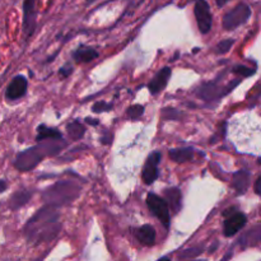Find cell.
Here are the masks:
<instances>
[{"mask_svg":"<svg viewBox=\"0 0 261 261\" xmlns=\"http://www.w3.org/2000/svg\"><path fill=\"white\" fill-rule=\"evenodd\" d=\"M81 191L82 186L75 181H59V182H55L46 188L42 191L41 198H42L45 205L59 208V206L66 205V204H70L71 201L75 200L81 195Z\"/></svg>","mask_w":261,"mask_h":261,"instance_id":"3957f363","label":"cell"},{"mask_svg":"<svg viewBox=\"0 0 261 261\" xmlns=\"http://www.w3.org/2000/svg\"><path fill=\"white\" fill-rule=\"evenodd\" d=\"M134 234L138 241L145 246H152L155 242V231L149 224H144L138 228H134Z\"/></svg>","mask_w":261,"mask_h":261,"instance_id":"5bb4252c","label":"cell"},{"mask_svg":"<svg viewBox=\"0 0 261 261\" xmlns=\"http://www.w3.org/2000/svg\"><path fill=\"white\" fill-rule=\"evenodd\" d=\"M64 143L61 140H51L48 143H40L38 145L31 147L28 149L22 150L15 155L14 167L20 172L32 171L41 161L48 155H54L63 149Z\"/></svg>","mask_w":261,"mask_h":261,"instance_id":"7a4b0ae2","label":"cell"},{"mask_svg":"<svg viewBox=\"0 0 261 261\" xmlns=\"http://www.w3.org/2000/svg\"><path fill=\"white\" fill-rule=\"evenodd\" d=\"M8 189V181L5 180H0V194L4 193L5 190Z\"/></svg>","mask_w":261,"mask_h":261,"instance_id":"1f68e13d","label":"cell"},{"mask_svg":"<svg viewBox=\"0 0 261 261\" xmlns=\"http://www.w3.org/2000/svg\"><path fill=\"white\" fill-rule=\"evenodd\" d=\"M163 200L167 204L168 209H171L173 214H177L182 208V193L178 188H170L165 190Z\"/></svg>","mask_w":261,"mask_h":261,"instance_id":"4fadbf2b","label":"cell"},{"mask_svg":"<svg viewBox=\"0 0 261 261\" xmlns=\"http://www.w3.org/2000/svg\"><path fill=\"white\" fill-rule=\"evenodd\" d=\"M233 43H234L233 38H226V40L221 41V42L217 45L216 53L221 54V55H223V54H227L232 48Z\"/></svg>","mask_w":261,"mask_h":261,"instance_id":"cb8c5ba5","label":"cell"},{"mask_svg":"<svg viewBox=\"0 0 261 261\" xmlns=\"http://www.w3.org/2000/svg\"><path fill=\"white\" fill-rule=\"evenodd\" d=\"M71 71H73V68H71L70 65H65L63 66V68H60L59 73H60L61 78H68V76L71 74Z\"/></svg>","mask_w":261,"mask_h":261,"instance_id":"83f0119b","label":"cell"},{"mask_svg":"<svg viewBox=\"0 0 261 261\" xmlns=\"http://www.w3.org/2000/svg\"><path fill=\"white\" fill-rule=\"evenodd\" d=\"M66 130H68L69 137L73 140H81L84 137V134H86V127L78 120H74V121L69 122L66 125Z\"/></svg>","mask_w":261,"mask_h":261,"instance_id":"44dd1931","label":"cell"},{"mask_svg":"<svg viewBox=\"0 0 261 261\" xmlns=\"http://www.w3.org/2000/svg\"><path fill=\"white\" fill-rule=\"evenodd\" d=\"M61 229L58 208L43 205L25 223L23 233L31 244L40 245L56 239Z\"/></svg>","mask_w":261,"mask_h":261,"instance_id":"6da1fadb","label":"cell"},{"mask_svg":"<svg viewBox=\"0 0 261 261\" xmlns=\"http://www.w3.org/2000/svg\"><path fill=\"white\" fill-rule=\"evenodd\" d=\"M260 186H261V177L259 176V177L256 178V181H255V185H254V190H255V194H256V195H260L261 194Z\"/></svg>","mask_w":261,"mask_h":261,"instance_id":"4dcf8cb0","label":"cell"},{"mask_svg":"<svg viewBox=\"0 0 261 261\" xmlns=\"http://www.w3.org/2000/svg\"><path fill=\"white\" fill-rule=\"evenodd\" d=\"M229 2H231V0H216V4H217V7L222 8V7H224V5H226L227 3H229Z\"/></svg>","mask_w":261,"mask_h":261,"instance_id":"d6a6232c","label":"cell"},{"mask_svg":"<svg viewBox=\"0 0 261 261\" xmlns=\"http://www.w3.org/2000/svg\"><path fill=\"white\" fill-rule=\"evenodd\" d=\"M171 160L176 163H185L189 162L194 158V149L191 147L185 148H173L168 152Z\"/></svg>","mask_w":261,"mask_h":261,"instance_id":"d6986e66","label":"cell"},{"mask_svg":"<svg viewBox=\"0 0 261 261\" xmlns=\"http://www.w3.org/2000/svg\"><path fill=\"white\" fill-rule=\"evenodd\" d=\"M236 212H239V211H237V208H236V206H231V208L226 209V211L223 212V216H224V218H227V217L232 216V214H234V213H236Z\"/></svg>","mask_w":261,"mask_h":261,"instance_id":"f546056e","label":"cell"},{"mask_svg":"<svg viewBox=\"0 0 261 261\" xmlns=\"http://www.w3.org/2000/svg\"><path fill=\"white\" fill-rule=\"evenodd\" d=\"M260 239H261V227L260 224H257V226H255L254 228L250 229V231H247L246 233L244 234V236L240 239V245H242V246H255V245H257L260 242Z\"/></svg>","mask_w":261,"mask_h":261,"instance_id":"ffe728a7","label":"cell"},{"mask_svg":"<svg viewBox=\"0 0 261 261\" xmlns=\"http://www.w3.org/2000/svg\"><path fill=\"white\" fill-rule=\"evenodd\" d=\"M194 14H195V19L200 33L206 35V33L211 32L212 27H213V15H212L211 7H209L206 0H195Z\"/></svg>","mask_w":261,"mask_h":261,"instance_id":"8992f818","label":"cell"},{"mask_svg":"<svg viewBox=\"0 0 261 261\" xmlns=\"http://www.w3.org/2000/svg\"><path fill=\"white\" fill-rule=\"evenodd\" d=\"M28 89V81L24 75H17L12 79L5 92V98L8 101H15L25 96Z\"/></svg>","mask_w":261,"mask_h":261,"instance_id":"30bf717a","label":"cell"},{"mask_svg":"<svg viewBox=\"0 0 261 261\" xmlns=\"http://www.w3.org/2000/svg\"><path fill=\"white\" fill-rule=\"evenodd\" d=\"M161 152L155 150L152 154L148 155L147 162H145L144 167H143L142 177L145 185H152L155 180L158 178V165L161 161Z\"/></svg>","mask_w":261,"mask_h":261,"instance_id":"9c48e42d","label":"cell"},{"mask_svg":"<svg viewBox=\"0 0 261 261\" xmlns=\"http://www.w3.org/2000/svg\"><path fill=\"white\" fill-rule=\"evenodd\" d=\"M37 0H24L23 2V35L25 40L35 33L37 25V10H36Z\"/></svg>","mask_w":261,"mask_h":261,"instance_id":"ba28073f","label":"cell"},{"mask_svg":"<svg viewBox=\"0 0 261 261\" xmlns=\"http://www.w3.org/2000/svg\"><path fill=\"white\" fill-rule=\"evenodd\" d=\"M101 142H102V144H105V145L111 144V142H112V134H111V133L105 132L103 134H102V137H101Z\"/></svg>","mask_w":261,"mask_h":261,"instance_id":"f1b7e54d","label":"cell"},{"mask_svg":"<svg viewBox=\"0 0 261 261\" xmlns=\"http://www.w3.org/2000/svg\"><path fill=\"white\" fill-rule=\"evenodd\" d=\"M162 114L165 119H170V120H178L181 117L180 111H177V110L175 109H165L162 111Z\"/></svg>","mask_w":261,"mask_h":261,"instance_id":"4316f807","label":"cell"},{"mask_svg":"<svg viewBox=\"0 0 261 261\" xmlns=\"http://www.w3.org/2000/svg\"><path fill=\"white\" fill-rule=\"evenodd\" d=\"M195 261H199V260H195Z\"/></svg>","mask_w":261,"mask_h":261,"instance_id":"d590c367","label":"cell"},{"mask_svg":"<svg viewBox=\"0 0 261 261\" xmlns=\"http://www.w3.org/2000/svg\"><path fill=\"white\" fill-rule=\"evenodd\" d=\"M250 178H251V173L246 170H240L233 173V188L237 191L239 195H244L247 191L250 186Z\"/></svg>","mask_w":261,"mask_h":261,"instance_id":"9a60e30c","label":"cell"},{"mask_svg":"<svg viewBox=\"0 0 261 261\" xmlns=\"http://www.w3.org/2000/svg\"><path fill=\"white\" fill-rule=\"evenodd\" d=\"M232 71L234 74H239V75L244 76V78H247V76H251L255 74V69L249 68V66H245V65H234L232 68Z\"/></svg>","mask_w":261,"mask_h":261,"instance_id":"d4e9b609","label":"cell"},{"mask_svg":"<svg viewBox=\"0 0 261 261\" xmlns=\"http://www.w3.org/2000/svg\"><path fill=\"white\" fill-rule=\"evenodd\" d=\"M147 205L148 208L152 211V213L160 219L161 223L165 226L166 229L170 228L171 224V217H170V209H168L167 204L163 200V198L158 196L157 194L149 193L147 196Z\"/></svg>","mask_w":261,"mask_h":261,"instance_id":"52a82bcc","label":"cell"},{"mask_svg":"<svg viewBox=\"0 0 261 261\" xmlns=\"http://www.w3.org/2000/svg\"><path fill=\"white\" fill-rule=\"evenodd\" d=\"M204 251V247L200 246H195V247H190V249H186L184 251H181L178 254V259L181 260H188V259H194V257L199 256L201 252Z\"/></svg>","mask_w":261,"mask_h":261,"instance_id":"7402d4cb","label":"cell"},{"mask_svg":"<svg viewBox=\"0 0 261 261\" xmlns=\"http://www.w3.org/2000/svg\"><path fill=\"white\" fill-rule=\"evenodd\" d=\"M86 121L88 122L89 125H93V126H96V125H98V120H94V119H91V117H87Z\"/></svg>","mask_w":261,"mask_h":261,"instance_id":"836d02e7","label":"cell"},{"mask_svg":"<svg viewBox=\"0 0 261 261\" xmlns=\"http://www.w3.org/2000/svg\"><path fill=\"white\" fill-rule=\"evenodd\" d=\"M171 259L168 256H163V257H161L160 260H157V261H170Z\"/></svg>","mask_w":261,"mask_h":261,"instance_id":"e575fe53","label":"cell"},{"mask_svg":"<svg viewBox=\"0 0 261 261\" xmlns=\"http://www.w3.org/2000/svg\"><path fill=\"white\" fill-rule=\"evenodd\" d=\"M144 114V106L142 105H133L127 109V116L130 120H138Z\"/></svg>","mask_w":261,"mask_h":261,"instance_id":"603a6c76","label":"cell"},{"mask_svg":"<svg viewBox=\"0 0 261 261\" xmlns=\"http://www.w3.org/2000/svg\"><path fill=\"white\" fill-rule=\"evenodd\" d=\"M246 222V216H245L244 213H241V212H236V213L232 214V216L227 217L223 226L224 236L232 237L234 236V234H237L242 228H244Z\"/></svg>","mask_w":261,"mask_h":261,"instance_id":"8fae6325","label":"cell"},{"mask_svg":"<svg viewBox=\"0 0 261 261\" xmlns=\"http://www.w3.org/2000/svg\"><path fill=\"white\" fill-rule=\"evenodd\" d=\"M251 8L246 3H240L237 4L233 9L228 10L223 17V28L226 31H234L239 28L240 25L245 24L251 17Z\"/></svg>","mask_w":261,"mask_h":261,"instance_id":"5b68a950","label":"cell"},{"mask_svg":"<svg viewBox=\"0 0 261 261\" xmlns=\"http://www.w3.org/2000/svg\"><path fill=\"white\" fill-rule=\"evenodd\" d=\"M171 74H172V70H171V68H168V66H165L162 70L158 71V73L155 74L154 78H153L152 81H150V83L148 84V88H149L150 93H161V92L166 88V86H167Z\"/></svg>","mask_w":261,"mask_h":261,"instance_id":"7c38bea8","label":"cell"},{"mask_svg":"<svg viewBox=\"0 0 261 261\" xmlns=\"http://www.w3.org/2000/svg\"><path fill=\"white\" fill-rule=\"evenodd\" d=\"M241 83V79H236V81L231 82L227 86H221L218 81L213 82H205V83L200 84L198 89L195 91V94L205 102H213L218 101L222 97L227 96L232 89L236 88L239 84Z\"/></svg>","mask_w":261,"mask_h":261,"instance_id":"277c9868","label":"cell"},{"mask_svg":"<svg viewBox=\"0 0 261 261\" xmlns=\"http://www.w3.org/2000/svg\"><path fill=\"white\" fill-rule=\"evenodd\" d=\"M31 198H32V191L31 190L23 189V190L15 191L9 199V208L12 211H18L22 206H24L31 200Z\"/></svg>","mask_w":261,"mask_h":261,"instance_id":"e0dca14e","label":"cell"},{"mask_svg":"<svg viewBox=\"0 0 261 261\" xmlns=\"http://www.w3.org/2000/svg\"><path fill=\"white\" fill-rule=\"evenodd\" d=\"M96 58H98V53L93 47L86 45L78 46L73 53V59L76 63H91Z\"/></svg>","mask_w":261,"mask_h":261,"instance_id":"2e32d148","label":"cell"},{"mask_svg":"<svg viewBox=\"0 0 261 261\" xmlns=\"http://www.w3.org/2000/svg\"><path fill=\"white\" fill-rule=\"evenodd\" d=\"M111 109H112V105L107 103V102H103V101L97 102V103H94L93 106H92V111L96 112V114H101V112L110 111Z\"/></svg>","mask_w":261,"mask_h":261,"instance_id":"484cf974","label":"cell"},{"mask_svg":"<svg viewBox=\"0 0 261 261\" xmlns=\"http://www.w3.org/2000/svg\"><path fill=\"white\" fill-rule=\"evenodd\" d=\"M36 140L38 143H42L43 140H63V135H61L59 129L48 127L42 124L37 127V137H36Z\"/></svg>","mask_w":261,"mask_h":261,"instance_id":"ac0fdd59","label":"cell"}]
</instances>
